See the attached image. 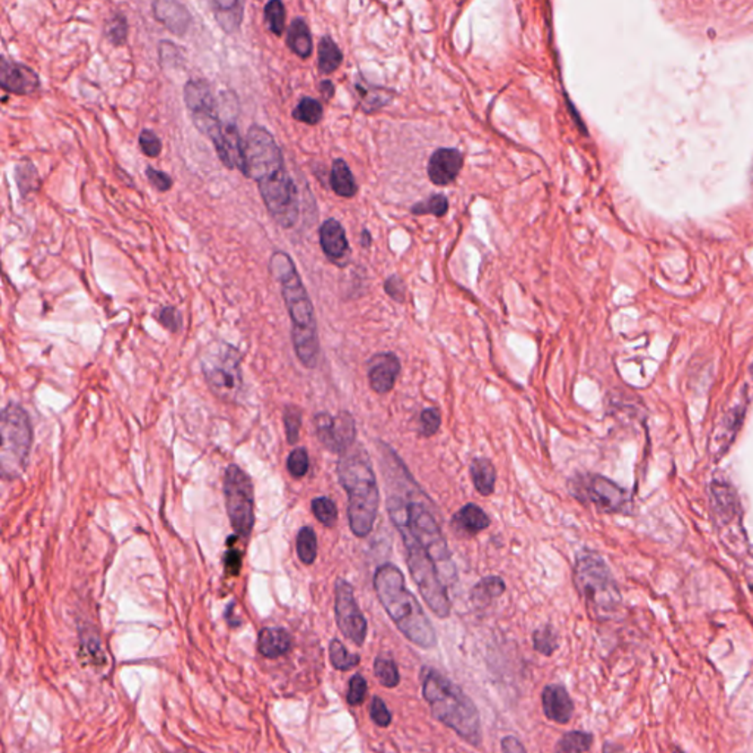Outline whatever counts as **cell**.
<instances>
[{
	"label": "cell",
	"instance_id": "6da1fadb",
	"mask_svg": "<svg viewBox=\"0 0 753 753\" xmlns=\"http://www.w3.org/2000/svg\"><path fill=\"white\" fill-rule=\"evenodd\" d=\"M390 468L402 489L399 493L395 486L389 487L387 511L393 526L399 530L402 538H411L430 555L444 584L452 586L456 582V566L448 542L443 538L434 512L430 509V501L414 483L396 455L395 465H391Z\"/></svg>",
	"mask_w": 753,
	"mask_h": 753
},
{
	"label": "cell",
	"instance_id": "7a4b0ae2",
	"mask_svg": "<svg viewBox=\"0 0 753 753\" xmlns=\"http://www.w3.org/2000/svg\"><path fill=\"white\" fill-rule=\"evenodd\" d=\"M248 177L258 184L269 215L280 227L292 228L299 220V192L285 168L274 136L265 127L252 126L245 140Z\"/></svg>",
	"mask_w": 753,
	"mask_h": 753
},
{
	"label": "cell",
	"instance_id": "3957f363",
	"mask_svg": "<svg viewBox=\"0 0 753 753\" xmlns=\"http://www.w3.org/2000/svg\"><path fill=\"white\" fill-rule=\"evenodd\" d=\"M269 271L280 281L281 293L292 320L294 352L306 368H315L320 356L317 320L296 265L287 253L277 250L269 259Z\"/></svg>",
	"mask_w": 753,
	"mask_h": 753
},
{
	"label": "cell",
	"instance_id": "277c9868",
	"mask_svg": "<svg viewBox=\"0 0 753 753\" xmlns=\"http://www.w3.org/2000/svg\"><path fill=\"white\" fill-rule=\"evenodd\" d=\"M374 589L391 621L411 644L423 649L437 644L436 630L416 596L405 586V577L398 566L384 564L374 574Z\"/></svg>",
	"mask_w": 753,
	"mask_h": 753
},
{
	"label": "cell",
	"instance_id": "5b68a950",
	"mask_svg": "<svg viewBox=\"0 0 753 753\" xmlns=\"http://www.w3.org/2000/svg\"><path fill=\"white\" fill-rule=\"evenodd\" d=\"M184 102L192 114L196 128L215 146L218 158L230 170H239L248 177L245 142L234 123H223L214 92L205 80H190L184 86Z\"/></svg>",
	"mask_w": 753,
	"mask_h": 753
},
{
	"label": "cell",
	"instance_id": "8992f818",
	"mask_svg": "<svg viewBox=\"0 0 753 753\" xmlns=\"http://www.w3.org/2000/svg\"><path fill=\"white\" fill-rule=\"evenodd\" d=\"M337 474L340 485L347 493V517L352 533L356 538H367L380 508L379 483L367 451L358 443L347 449L338 460Z\"/></svg>",
	"mask_w": 753,
	"mask_h": 753
},
{
	"label": "cell",
	"instance_id": "52a82bcc",
	"mask_svg": "<svg viewBox=\"0 0 753 753\" xmlns=\"http://www.w3.org/2000/svg\"><path fill=\"white\" fill-rule=\"evenodd\" d=\"M421 680L424 699L430 705L433 717L453 730L469 745L480 746L483 739L480 713L473 699L434 668L424 667Z\"/></svg>",
	"mask_w": 753,
	"mask_h": 753
},
{
	"label": "cell",
	"instance_id": "ba28073f",
	"mask_svg": "<svg viewBox=\"0 0 753 753\" xmlns=\"http://www.w3.org/2000/svg\"><path fill=\"white\" fill-rule=\"evenodd\" d=\"M574 582L578 593L584 599L587 608L598 618H607L617 611L621 603L618 587L611 571L599 555L582 552L574 565Z\"/></svg>",
	"mask_w": 753,
	"mask_h": 753
},
{
	"label": "cell",
	"instance_id": "9c48e42d",
	"mask_svg": "<svg viewBox=\"0 0 753 753\" xmlns=\"http://www.w3.org/2000/svg\"><path fill=\"white\" fill-rule=\"evenodd\" d=\"M2 449L0 465L6 478H17L24 473L33 442L29 416L18 405H8L2 412Z\"/></svg>",
	"mask_w": 753,
	"mask_h": 753
},
{
	"label": "cell",
	"instance_id": "30bf717a",
	"mask_svg": "<svg viewBox=\"0 0 753 753\" xmlns=\"http://www.w3.org/2000/svg\"><path fill=\"white\" fill-rule=\"evenodd\" d=\"M402 540L407 550L409 574L418 587L421 596L439 618H448L452 603L449 599L448 587L440 577L436 564L418 543L407 538H402Z\"/></svg>",
	"mask_w": 753,
	"mask_h": 753
},
{
	"label": "cell",
	"instance_id": "8fae6325",
	"mask_svg": "<svg viewBox=\"0 0 753 753\" xmlns=\"http://www.w3.org/2000/svg\"><path fill=\"white\" fill-rule=\"evenodd\" d=\"M200 367L214 395L223 400H236L243 387L241 355L228 343H215L205 351Z\"/></svg>",
	"mask_w": 753,
	"mask_h": 753
},
{
	"label": "cell",
	"instance_id": "7c38bea8",
	"mask_svg": "<svg viewBox=\"0 0 753 753\" xmlns=\"http://www.w3.org/2000/svg\"><path fill=\"white\" fill-rule=\"evenodd\" d=\"M224 496L232 530L239 538H249L255 524V497L252 480L239 465H230L225 471Z\"/></svg>",
	"mask_w": 753,
	"mask_h": 753
},
{
	"label": "cell",
	"instance_id": "4fadbf2b",
	"mask_svg": "<svg viewBox=\"0 0 753 753\" xmlns=\"http://www.w3.org/2000/svg\"><path fill=\"white\" fill-rule=\"evenodd\" d=\"M334 593H336L334 612H336L338 630L342 631L343 635L354 642L356 646H363L367 639L368 624L359 609L358 603L355 600L354 587L346 580L338 578L334 587Z\"/></svg>",
	"mask_w": 753,
	"mask_h": 753
},
{
	"label": "cell",
	"instance_id": "5bb4252c",
	"mask_svg": "<svg viewBox=\"0 0 753 753\" xmlns=\"http://www.w3.org/2000/svg\"><path fill=\"white\" fill-rule=\"evenodd\" d=\"M570 490L582 502H591L605 512L621 511L627 502V493L605 477H582L573 481V489Z\"/></svg>",
	"mask_w": 753,
	"mask_h": 753
},
{
	"label": "cell",
	"instance_id": "9a60e30c",
	"mask_svg": "<svg viewBox=\"0 0 753 753\" xmlns=\"http://www.w3.org/2000/svg\"><path fill=\"white\" fill-rule=\"evenodd\" d=\"M314 423L318 439L331 452L342 455L356 443V427L349 412H338L336 416L321 412L315 416Z\"/></svg>",
	"mask_w": 753,
	"mask_h": 753
},
{
	"label": "cell",
	"instance_id": "2e32d148",
	"mask_svg": "<svg viewBox=\"0 0 753 753\" xmlns=\"http://www.w3.org/2000/svg\"><path fill=\"white\" fill-rule=\"evenodd\" d=\"M0 86L9 93L27 96L36 93L40 89V77L30 66L11 61L6 57L0 59Z\"/></svg>",
	"mask_w": 753,
	"mask_h": 753
},
{
	"label": "cell",
	"instance_id": "e0dca14e",
	"mask_svg": "<svg viewBox=\"0 0 753 753\" xmlns=\"http://www.w3.org/2000/svg\"><path fill=\"white\" fill-rule=\"evenodd\" d=\"M464 167V155L453 147H442L428 161V177L436 186H449L460 176Z\"/></svg>",
	"mask_w": 753,
	"mask_h": 753
},
{
	"label": "cell",
	"instance_id": "ac0fdd59",
	"mask_svg": "<svg viewBox=\"0 0 753 753\" xmlns=\"http://www.w3.org/2000/svg\"><path fill=\"white\" fill-rule=\"evenodd\" d=\"M368 365L371 389L380 395H386L393 390L400 371L399 358L391 352L377 354L370 359Z\"/></svg>",
	"mask_w": 753,
	"mask_h": 753
},
{
	"label": "cell",
	"instance_id": "d6986e66",
	"mask_svg": "<svg viewBox=\"0 0 753 753\" xmlns=\"http://www.w3.org/2000/svg\"><path fill=\"white\" fill-rule=\"evenodd\" d=\"M320 245L326 257L336 264H342L351 252L346 232L334 218L324 221V224L320 227Z\"/></svg>",
	"mask_w": 753,
	"mask_h": 753
},
{
	"label": "cell",
	"instance_id": "ffe728a7",
	"mask_svg": "<svg viewBox=\"0 0 753 753\" xmlns=\"http://www.w3.org/2000/svg\"><path fill=\"white\" fill-rule=\"evenodd\" d=\"M543 713L546 718L558 724L570 722L574 714V704L566 688L561 684L546 686L542 695Z\"/></svg>",
	"mask_w": 753,
	"mask_h": 753
},
{
	"label": "cell",
	"instance_id": "44dd1931",
	"mask_svg": "<svg viewBox=\"0 0 753 753\" xmlns=\"http://www.w3.org/2000/svg\"><path fill=\"white\" fill-rule=\"evenodd\" d=\"M152 9H153L156 20L162 22L171 33L177 36H184L188 33L190 22H192V15L183 4L161 0L152 4Z\"/></svg>",
	"mask_w": 753,
	"mask_h": 753
},
{
	"label": "cell",
	"instance_id": "7402d4cb",
	"mask_svg": "<svg viewBox=\"0 0 753 753\" xmlns=\"http://www.w3.org/2000/svg\"><path fill=\"white\" fill-rule=\"evenodd\" d=\"M293 639L289 631L281 627H265L258 635V651L265 658L276 660L292 651Z\"/></svg>",
	"mask_w": 753,
	"mask_h": 753
},
{
	"label": "cell",
	"instance_id": "603a6c76",
	"mask_svg": "<svg viewBox=\"0 0 753 753\" xmlns=\"http://www.w3.org/2000/svg\"><path fill=\"white\" fill-rule=\"evenodd\" d=\"M490 526V518L480 506L468 503L453 515L452 527L458 533L476 536Z\"/></svg>",
	"mask_w": 753,
	"mask_h": 753
},
{
	"label": "cell",
	"instance_id": "cb8c5ba5",
	"mask_svg": "<svg viewBox=\"0 0 753 753\" xmlns=\"http://www.w3.org/2000/svg\"><path fill=\"white\" fill-rule=\"evenodd\" d=\"M212 13L215 17L216 22L220 24L221 29L224 30L227 34H234L241 29V20H243V11H245V2H239V0H214L211 2Z\"/></svg>",
	"mask_w": 753,
	"mask_h": 753
},
{
	"label": "cell",
	"instance_id": "d4e9b609",
	"mask_svg": "<svg viewBox=\"0 0 753 753\" xmlns=\"http://www.w3.org/2000/svg\"><path fill=\"white\" fill-rule=\"evenodd\" d=\"M330 186L333 192L340 197H354L358 193V183L352 174L346 161L336 159L331 167Z\"/></svg>",
	"mask_w": 753,
	"mask_h": 753
},
{
	"label": "cell",
	"instance_id": "484cf974",
	"mask_svg": "<svg viewBox=\"0 0 753 753\" xmlns=\"http://www.w3.org/2000/svg\"><path fill=\"white\" fill-rule=\"evenodd\" d=\"M287 46L302 59H308L312 55V36L303 18H294L292 21L287 31Z\"/></svg>",
	"mask_w": 753,
	"mask_h": 753
},
{
	"label": "cell",
	"instance_id": "4316f807",
	"mask_svg": "<svg viewBox=\"0 0 753 753\" xmlns=\"http://www.w3.org/2000/svg\"><path fill=\"white\" fill-rule=\"evenodd\" d=\"M469 473H471L474 487L481 496L492 495L495 483H496V469L493 467L492 460L487 458H476L471 462Z\"/></svg>",
	"mask_w": 753,
	"mask_h": 753
},
{
	"label": "cell",
	"instance_id": "83f0119b",
	"mask_svg": "<svg viewBox=\"0 0 753 753\" xmlns=\"http://www.w3.org/2000/svg\"><path fill=\"white\" fill-rule=\"evenodd\" d=\"M505 591V582L501 577L492 575L486 577L480 582H477L471 591V600L478 608H485L492 602L493 599L499 598Z\"/></svg>",
	"mask_w": 753,
	"mask_h": 753
},
{
	"label": "cell",
	"instance_id": "f1b7e54d",
	"mask_svg": "<svg viewBox=\"0 0 753 753\" xmlns=\"http://www.w3.org/2000/svg\"><path fill=\"white\" fill-rule=\"evenodd\" d=\"M343 53L330 36L322 37L318 45V70L321 74H333L342 66Z\"/></svg>",
	"mask_w": 753,
	"mask_h": 753
},
{
	"label": "cell",
	"instance_id": "f546056e",
	"mask_svg": "<svg viewBox=\"0 0 753 753\" xmlns=\"http://www.w3.org/2000/svg\"><path fill=\"white\" fill-rule=\"evenodd\" d=\"M593 745V734L587 731H570L559 739L555 753H584Z\"/></svg>",
	"mask_w": 753,
	"mask_h": 753
},
{
	"label": "cell",
	"instance_id": "4dcf8cb0",
	"mask_svg": "<svg viewBox=\"0 0 753 753\" xmlns=\"http://www.w3.org/2000/svg\"><path fill=\"white\" fill-rule=\"evenodd\" d=\"M322 115H324L322 105L314 98L302 99L298 106L294 108L293 112H292V117L296 121L308 124V126H317L321 121Z\"/></svg>",
	"mask_w": 753,
	"mask_h": 753
},
{
	"label": "cell",
	"instance_id": "1f68e13d",
	"mask_svg": "<svg viewBox=\"0 0 753 753\" xmlns=\"http://www.w3.org/2000/svg\"><path fill=\"white\" fill-rule=\"evenodd\" d=\"M296 550H298L299 559L305 565L314 564L318 554V543L315 531L311 527H303L299 531L298 540H296Z\"/></svg>",
	"mask_w": 753,
	"mask_h": 753
},
{
	"label": "cell",
	"instance_id": "d6a6232c",
	"mask_svg": "<svg viewBox=\"0 0 753 753\" xmlns=\"http://www.w3.org/2000/svg\"><path fill=\"white\" fill-rule=\"evenodd\" d=\"M374 674L377 677V680L384 687L393 688L399 684L400 674L399 670H398V665H396L395 661L384 658V656L375 658Z\"/></svg>",
	"mask_w": 753,
	"mask_h": 753
},
{
	"label": "cell",
	"instance_id": "836d02e7",
	"mask_svg": "<svg viewBox=\"0 0 753 753\" xmlns=\"http://www.w3.org/2000/svg\"><path fill=\"white\" fill-rule=\"evenodd\" d=\"M328 652H330L331 665H333L336 670H338V671H347V670L358 667L359 662H361L359 655H355V653L347 652V649L343 646L340 640H331L330 649H328Z\"/></svg>",
	"mask_w": 753,
	"mask_h": 753
},
{
	"label": "cell",
	"instance_id": "e575fe53",
	"mask_svg": "<svg viewBox=\"0 0 753 753\" xmlns=\"http://www.w3.org/2000/svg\"><path fill=\"white\" fill-rule=\"evenodd\" d=\"M105 37L106 40L115 48L126 45L127 37H128V22H127L126 15L115 13L106 21Z\"/></svg>",
	"mask_w": 753,
	"mask_h": 753
},
{
	"label": "cell",
	"instance_id": "d590c367",
	"mask_svg": "<svg viewBox=\"0 0 753 753\" xmlns=\"http://www.w3.org/2000/svg\"><path fill=\"white\" fill-rule=\"evenodd\" d=\"M265 22L268 27L269 31L274 36H281L285 31V4H281L280 0H271L265 4L264 8Z\"/></svg>",
	"mask_w": 753,
	"mask_h": 753
},
{
	"label": "cell",
	"instance_id": "8d00e7d4",
	"mask_svg": "<svg viewBox=\"0 0 753 753\" xmlns=\"http://www.w3.org/2000/svg\"><path fill=\"white\" fill-rule=\"evenodd\" d=\"M534 649L545 656H552L558 649V635L550 626H543L533 633Z\"/></svg>",
	"mask_w": 753,
	"mask_h": 753
},
{
	"label": "cell",
	"instance_id": "74e56055",
	"mask_svg": "<svg viewBox=\"0 0 753 753\" xmlns=\"http://www.w3.org/2000/svg\"><path fill=\"white\" fill-rule=\"evenodd\" d=\"M311 508H312L315 518L324 526L333 527L337 521V506L331 501L330 497H315L311 503Z\"/></svg>",
	"mask_w": 753,
	"mask_h": 753
},
{
	"label": "cell",
	"instance_id": "f35d334b",
	"mask_svg": "<svg viewBox=\"0 0 753 753\" xmlns=\"http://www.w3.org/2000/svg\"><path fill=\"white\" fill-rule=\"evenodd\" d=\"M449 209V202L446 196L434 195L430 199L424 200L420 204L414 205L411 208L412 214L416 215H434L443 216Z\"/></svg>",
	"mask_w": 753,
	"mask_h": 753
},
{
	"label": "cell",
	"instance_id": "ab89813d",
	"mask_svg": "<svg viewBox=\"0 0 753 753\" xmlns=\"http://www.w3.org/2000/svg\"><path fill=\"white\" fill-rule=\"evenodd\" d=\"M283 420H285V436L289 440V443H296L299 440V432H301L302 425V411L294 405H289L285 407V414H283Z\"/></svg>",
	"mask_w": 753,
	"mask_h": 753
},
{
	"label": "cell",
	"instance_id": "60d3db41",
	"mask_svg": "<svg viewBox=\"0 0 753 753\" xmlns=\"http://www.w3.org/2000/svg\"><path fill=\"white\" fill-rule=\"evenodd\" d=\"M287 469L292 476L296 478L305 476L310 469V456L306 452V449H294L293 452L290 453L287 458Z\"/></svg>",
	"mask_w": 753,
	"mask_h": 753
},
{
	"label": "cell",
	"instance_id": "b9f144b4",
	"mask_svg": "<svg viewBox=\"0 0 753 753\" xmlns=\"http://www.w3.org/2000/svg\"><path fill=\"white\" fill-rule=\"evenodd\" d=\"M368 684L367 680L363 679L361 674H355L349 681V690H347L346 701L351 706H359L363 705L367 697Z\"/></svg>",
	"mask_w": 753,
	"mask_h": 753
},
{
	"label": "cell",
	"instance_id": "7bdbcfd3",
	"mask_svg": "<svg viewBox=\"0 0 753 753\" xmlns=\"http://www.w3.org/2000/svg\"><path fill=\"white\" fill-rule=\"evenodd\" d=\"M420 423L421 436H434V434L439 432L440 424H442V416H440L439 409H436V407H428V409L423 411V414H421Z\"/></svg>",
	"mask_w": 753,
	"mask_h": 753
},
{
	"label": "cell",
	"instance_id": "ee69618b",
	"mask_svg": "<svg viewBox=\"0 0 753 753\" xmlns=\"http://www.w3.org/2000/svg\"><path fill=\"white\" fill-rule=\"evenodd\" d=\"M140 149H142L144 155L149 158H158L159 153L162 152V142L159 139L156 133L144 128L139 136Z\"/></svg>",
	"mask_w": 753,
	"mask_h": 753
},
{
	"label": "cell",
	"instance_id": "f6af8a7d",
	"mask_svg": "<svg viewBox=\"0 0 753 753\" xmlns=\"http://www.w3.org/2000/svg\"><path fill=\"white\" fill-rule=\"evenodd\" d=\"M37 170L33 167V163L27 162L20 163L17 167V181L20 186L21 193L31 192L36 188Z\"/></svg>",
	"mask_w": 753,
	"mask_h": 753
},
{
	"label": "cell",
	"instance_id": "bcb514c9",
	"mask_svg": "<svg viewBox=\"0 0 753 753\" xmlns=\"http://www.w3.org/2000/svg\"><path fill=\"white\" fill-rule=\"evenodd\" d=\"M370 717L374 721L375 725L379 727H389L391 724V713L387 708L386 702L381 697L374 696L371 701Z\"/></svg>",
	"mask_w": 753,
	"mask_h": 753
},
{
	"label": "cell",
	"instance_id": "7dc6e473",
	"mask_svg": "<svg viewBox=\"0 0 753 753\" xmlns=\"http://www.w3.org/2000/svg\"><path fill=\"white\" fill-rule=\"evenodd\" d=\"M158 321L167 330L171 331V333H177V331L181 330V326H183L181 312L177 308H174V306H165V308L159 311Z\"/></svg>",
	"mask_w": 753,
	"mask_h": 753
},
{
	"label": "cell",
	"instance_id": "c3c4849f",
	"mask_svg": "<svg viewBox=\"0 0 753 753\" xmlns=\"http://www.w3.org/2000/svg\"><path fill=\"white\" fill-rule=\"evenodd\" d=\"M146 177L149 183L159 192H168L172 188V179L168 176L167 172L159 171L153 167H147Z\"/></svg>",
	"mask_w": 753,
	"mask_h": 753
},
{
	"label": "cell",
	"instance_id": "681fc988",
	"mask_svg": "<svg viewBox=\"0 0 753 753\" xmlns=\"http://www.w3.org/2000/svg\"><path fill=\"white\" fill-rule=\"evenodd\" d=\"M384 290L396 302H405L407 287H405V283L398 276H391V277L387 278L386 283H384Z\"/></svg>",
	"mask_w": 753,
	"mask_h": 753
},
{
	"label": "cell",
	"instance_id": "f907efd6",
	"mask_svg": "<svg viewBox=\"0 0 753 753\" xmlns=\"http://www.w3.org/2000/svg\"><path fill=\"white\" fill-rule=\"evenodd\" d=\"M224 566L225 571H227L228 574H239V571H241V552H239V550L236 549L228 550L227 554H225L224 556Z\"/></svg>",
	"mask_w": 753,
	"mask_h": 753
},
{
	"label": "cell",
	"instance_id": "816d5d0a",
	"mask_svg": "<svg viewBox=\"0 0 753 753\" xmlns=\"http://www.w3.org/2000/svg\"><path fill=\"white\" fill-rule=\"evenodd\" d=\"M502 752L503 753H527L526 748L517 737L506 736L501 741Z\"/></svg>",
	"mask_w": 753,
	"mask_h": 753
},
{
	"label": "cell",
	"instance_id": "f5cc1de1",
	"mask_svg": "<svg viewBox=\"0 0 753 753\" xmlns=\"http://www.w3.org/2000/svg\"><path fill=\"white\" fill-rule=\"evenodd\" d=\"M320 92H321L322 96H324V98H326L327 101H328V99L333 98V94H334V84H333V83L328 82V80H326V82H321V84H320Z\"/></svg>",
	"mask_w": 753,
	"mask_h": 753
},
{
	"label": "cell",
	"instance_id": "db71d44e",
	"mask_svg": "<svg viewBox=\"0 0 753 753\" xmlns=\"http://www.w3.org/2000/svg\"><path fill=\"white\" fill-rule=\"evenodd\" d=\"M602 753H626V750H624L623 746L612 743V741H605L603 743Z\"/></svg>",
	"mask_w": 753,
	"mask_h": 753
},
{
	"label": "cell",
	"instance_id": "11a10c76",
	"mask_svg": "<svg viewBox=\"0 0 753 753\" xmlns=\"http://www.w3.org/2000/svg\"><path fill=\"white\" fill-rule=\"evenodd\" d=\"M371 241H371L370 232H368L367 230H363V248H368V246L371 245Z\"/></svg>",
	"mask_w": 753,
	"mask_h": 753
},
{
	"label": "cell",
	"instance_id": "9f6ffc18",
	"mask_svg": "<svg viewBox=\"0 0 753 753\" xmlns=\"http://www.w3.org/2000/svg\"><path fill=\"white\" fill-rule=\"evenodd\" d=\"M672 752H674V753H686V752H684L683 749H680V748H677V746H674V748H672Z\"/></svg>",
	"mask_w": 753,
	"mask_h": 753
},
{
	"label": "cell",
	"instance_id": "6f0895ef",
	"mask_svg": "<svg viewBox=\"0 0 753 753\" xmlns=\"http://www.w3.org/2000/svg\"><path fill=\"white\" fill-rule=\"evenodd\" d=\"M752 377H753V365H752Z\"/></svg>",
	"mask_w": 753,
	"mask_h": 753
}]
</instances>
